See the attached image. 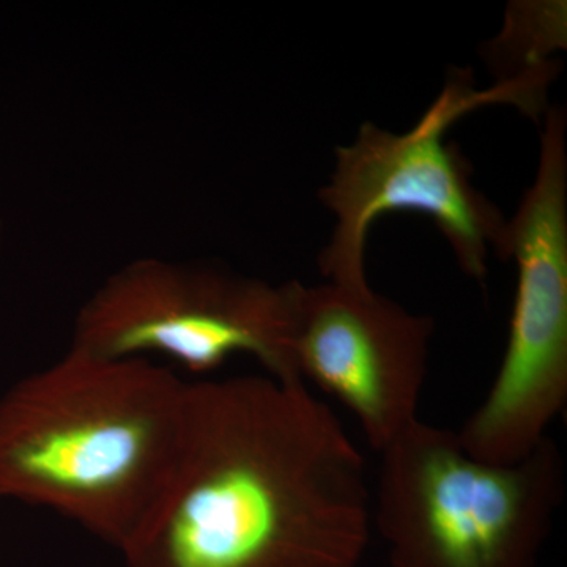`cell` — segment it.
<instances>
[{
    "instance_id": "4",
    "label": "cell",
    "mask_w": 567,
    "mask_h": 567,
    "mask_svg": "<svg viewBox=\"0 0 567 567\" xmlns=\"http://www.w3.org/2000/svg\"><path fill=\"white\" fill-rule=\"evenodd\" d=\"M380 454L372 516L402 567H522L565 496L548 436L514 464H491L457 432L417 420Z\"/></svg>"
},
{
    "instance_id": "2",
    "label": "cell",
    "mask_w": 567,
    "mask_h": 567,
    "mask_svg": "<svg viewBox=\"0 0 567 567\" xmlns=\"http://www.w3.org/2000/svg\"><path fill=\"white\" fill-rule=\"evenodd\" d=\"M188 404L189 383L167 369L70 347L0 398V496L123 550L169 480Z\"/></svg>"
},
{
    "instance_id": "5",
    "label": "cell",
    "mask_w": 567,
    "mask_h": 567,
    "mask_svg": "<svg viewBox=\"0 0 567 567\" xmlns=\"http://www.w3.org/2000/svg\"><path fill=\"white\" fill-rule=\"evenodd\" d=\"M517 289L502 365L483 404L457 432L470 456L514 464L544 439L567 401L566 115L548 111L536 181L503 235Z\"/></svg>"
},
{
    "instance_id": "1",
    "label": "cell",
    "mask_w": 567,
    "mask_h": 567,
    "mask_svg": "<svg viewBox=\"0 0 567 567\" xmlns=\"http://www.w3.org/2000/svg\"><path fill=\"white\" fill-rule=\"evenodd\" d=\"M372 516L364 457L305 382L189 383L181 454L126 567H349Z\"/></svg>"
},
{
    "instance_id": "6",
    "label": "cell",
    "mask_w": 567,
    "mask_h": 567,
    "mask_svg": "<svg viewBox=\"0 0 567 567\" xmlns=\"http://www.w3.org/2000/svg\"><path fill=\"white\" fill-rule=\"evenodd\" d=\"M71 349L125 360L159 353L196 374L251 354L279 382H303L292 357V282L142 259L82 306Z\"/></svg>"
},
{
    "instance_id": "7",
    "label": "cell",
    "mask_w": 567,
    "mask_h": 567,
    "mask_svg": "<svg viewBox=\"0 0 567 567\" xmlns=\"http://www.w3.org/2000/svg\"><path fill=\"white\" fill-rule=\"evenodd\" d=\"M434 322L377 295L292 282L297 374L334 395L382 453L417 417Z\"/></svg>"
},
{
    "instance_id": "3",
    "label": "cell",
    "mask_w": 567,
    "mask_h": 567,
    "mask_svg": "<svg viewBox=\"0 0 567 567\" xmlns=\"http://www.w3.org/2000/svg\"><path fill=\"white\" fill-rule=\"evenodd\" d=\"M550 66H529L509 80L477 89L470 71H454L423 117L394 134L365 122L357 140L336 148L330 185L320 200L334 213L320 271L338 286L363 289L365 237L377 218L417 212L436 224L453 246L462 270L477 281L487 275L491 252L499 254L506 219L472 182V167L446 132L468 112L507 103L535 114L543 104Z\"/></svg>"
}]
</instances>
